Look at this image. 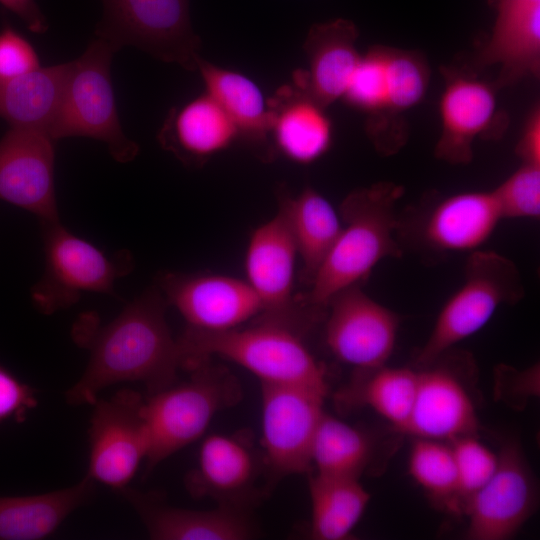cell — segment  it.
Returning a JSON list of instances; mask_svg holds the SVG:
<instances>
[{
	"label": "cell",
	"instance_id": "6da1fadb",
	"mask_svg": "<svg viewBox=\"0 0 540 540\" xmlns=\"http://www.w3.org/2000/svg\"><path fill=\"white\" fill-rule=\"evenodd\" d=\"M166 305L159 287H152L108 324L99 326L93 313L82 315L73 337L90 356L84 373L66 392L67 402L93 404L100 391L120 382H140L148 395L174 384L181 361Z\"/></svg>",
	"mask_w": 540,
	"mask_h": 540
},
{
	"label": "cell",
	"instance_id": "7a4b0ae2",
	"mask_svg": "<svg viewBox=\"0 0 540 540\" xmlns=\"http://www.w3.org/2000/svg\"><path fill=\"white\" fill-rule=\"evenodd\" d=\"M404 188L377 182L350 192L340 206L343 225L337 240L311 282L303 305L326 308L340 291L358 285L383 259L400 258L396 205Z\"/></svg>",
	"mask_w": 540,
	"mask_h": 540
},
{
	"label": "cell",
	"instance_id": "3957f363",
	"mask_svg": "<svg viewBox=\"0 0 540 540\" xmlns=\"http://www.w3.org/2000/svg\"><path fill=\"white\" fill-rule=\"evenodd\" d=\"M181 368L191 369L214 356L231 361L255 375L261 384L296 385L327 395L322 364L294 328L267 320L226 331L184 330L177 339Z\"/></svg>",
	"mask_w": 540,
	"mask_h": 540
},
{
	"label": "cell",
	"instance_id": "277c9868",
	"mask_svg": "<svg viewBox=\"0 0 540 540\" xmlns=\"http://www.w3.org/2000/svg\"><path fill=\"white\" fill-rule=\"evenodd\" d=\"M188 380L172 384L144 399L148 435L146 472L200 439L214 417L241 399L237 378L211 359L193 366Z\"/></svg>",
	"mask_w": 540,
	"mask_h": 540
},
{
	"label": "cell",
	"instance_id": "5b68a950",
	"mask_svg": "<svg viewBox=\"0 0 540 540\" xmlns=\"http://www.w3.org/2000/svg\"><path fill=\"white\" fill-rule=\"evenodd\" d=\"M117 50L94 37L85 51L72 61V68L49 134L57 141L88 137L106 144L112 158L132 161L138 144L124 132L116 105L111 62Z\"/></svg>",
	"mask_w": 540,
	"mask_h": 540
},
{
	"label": "cell",
	"instance_id": "8992f818",
	"mask_svg": "<svg viewBox=\"0 0 540 540\" xmlns=\"http://www.w3.org/2000/svg\"><path fill=\"white\" fill-rule=\"evenodd\" d=\"M524 294L520 271L513 261L495 251L470 252L463 283L441 308L415 357L416 366L432 363L481 330L500 306L519 302Z\"/></svg>",
	"mask_w": 540,
	"mask_h": 540
},
{
	"label": "cell",
	"instance_id": "52a82bcc",
	"mask_svg": "<svg viewBox=\"0 0 540 540\" xmlns=\"http://www.w3.org/2000/svg\"><path fill=\"white\" fill-rule=\"evenodd\" d=\"M40 224L45 265L31 297L43 314L71 307L86 292L113 295L115 282L133 269L127 250L109 255L73 234L60 220Z\"/></svg>",
	"mask_w": 540,
	"mask_h": 540
},
{
	"label": "cell",
	"instance_id": "ba28073f",
	"mask_svg": "<svg viewBox=\"0 0 540 540\" xmlns=\"http://www.w3.org/2000/svg\"><path fill=\"white\" fill-rule=\"evenodd\" d=\"M94 35L117 51L135 47L152 57L197 70L201 40L190 17V0H101Z\"/></svg>",
	"mask_w": 540,
	"mask_h": 540
},
{
	"label": "cell",
	"instance_id": "9c48e42d",
	"mask_svg": "<svg viewBox=\"0 0 540 540\" xmlns=\"http://www.w3.org/2000/svg\"><path fill=\"white\" fill-rule=\"evenodd\" d=\"M263 462L275 478L310 473L312 445L326 394L296 385L261 384Z\"/></svg>",
	"mask_w": 540,
	"mask_h": 540
},
{
	"label": "cell",
	"instance_id": "30bf717a",
	"mask_svg": "<svg viewBox=\"0 0 540 540\" xmlns=\"http://www.w3.org/2000/svg\"><path fill=\"white\" fill-rule=\"evenodd\" d=\"M143 404L141 394L132 389H122L93 403L87 475L95 482L120 491L146 459L148 435Z\"/></svg>",
	"mask_w": 540,
	"mask_h": 540
},
{
	"label": "cell",
	"instance_id": "8fae6325",
	"mask_svg": "<svg viewBox=\"0 0 540 540\" xmlns=\"http://www.w3.org/2000/svg\"><path fill=\"white\" fill-rule=\"evenodd\" d=\"M497 455L493 475L465 506L467 539H511L536 511L538 488L520 444L509 440Z\"/></svg>",
	"mask_w": 540,
	"mask_h": 540
},
{
	"label": "cell",
	"instance_id": "7c38bea8",
	"mask_svg": "<svg viewBox=\"0 0 540 540\" xmlns=\"http://www.w3.org/2000/svg\"><path fill=\"white\" fill-rule=\"evenodd\" d=\"M326 307L325 342L338 360L358 371L386 364L399 329L394 311L371 298L359 284L337 293Z\"/></svg>",
	"mask_w": 540,
	"mask_h": 540
},
{
	"label": "cell",
	"instance_id": "4fadbf2b",
	"mask_svg": "<svg viewBox=\"0 0 540 540\" xmlns=\"http://www.w3.org/2000/svg\"><path fill=\"white\" fill-rule=\"evenodd\" d=\"M159 289L167 304L183 317L185 330H231L262 312L250 284L231 276L165 273L159 279Z\"/></svg>",
	"mask_w": 540,
	"mask_h": 540
},
{
	"label": "cell",
	"instance_id": "5bb4252c",
	"mask_svg": "<svg viewBox=\"0 0 540 540\" xmlns=\"http://www.w3.org/2000/svg\"><path fill=\"white\" fill-rule=\"evenodd\" d=\"M55 140L43 129L10 126L0 139V199L56 221Z\"/></svg>",
	"mask_w": 540,
	"mask_h": 540
},
{
	"label": "cell",
	"instance_id": "9a60e30c",
	"mask_svg": "<svg viewBox=\"0 0 540 540\" xmlns=\"http://www.w3.org/2000/svg\"><path fill=\"white\" fill-rule=\"evenodd\" d=\"M297 255L293 233L281 209L252 233L245 270L247 282L261 302V320L293 328L300 313V301L293 296Z\"/></svg>",
	"mask_w": 540,
	"mask_h": 540
},
{
	"label": "cell",
	"instance_id": "2e32d148",
	"mask_svg": "<svg viewBox=\"0 0 540 540\" xmlns=\"http://www.w3.org/2000/svg\"><path fill=\"white\" fill-rule=\"evenodd\" d=\"M502 220L491 191H469L447 196L413 218V241L436 253L473 252L493 234Z\"/></svg>",
	"mask_w": 540,
	"mask_h": 540
},
{
	"label": "cell",
	"instance_id": "e0dca14e",
	"mask_svg": "<svg viewBox=\"0 0 540 540\" xmlns=\"http://www.w3.org/2000/svg\"><path fill=\"white\" fill-rule=\"evenodd\" d=\"M420 368L413 407L402 433L449 442L476 435V408L459 375L438 359Z\"/></svg>",
	"mask_w": 540,
	"mask_h": 540
},
{
	"label": "cell",
	"instance_id": "ac0fdd59",
	"mask_svg": "<svg viewBox=\"0 0 540 540\" xmlns=\"http://www.w3.org/2000/svg\"><path fill=\"white\" fill-rule=\"evenodd\" d=\"M258 467L244 438L211 434L204 438L196 466L187 474L186 488L196 498L207 497L220 506L247 510L258 497Z\"/></svg>",
	"mask_w": 540,
	"mask_h": 540
},
{
	"label": "cell",
	"instance_id": "d6986e66",
	"mask_svg": "<svg viewBox=\"0 0 540 540\" xmlns=\"http://www.w3.org/2000/svg\"><path fill=\"white\" fill-rule=\"evenodd\" d=\"M119 492L154 540H245L255 535L247 510L220 505L213 510H192L170 506L157 494L128 486Z\"/></svg>",
	"mask_w": 540,
	"mask_h": 540
},
{
	"label": "cell",
	"instance_id": "ffe728a7",
	"mask_svg": "<svg viewBox=\"0 0 540 540\" xmlns=\"http://www.w3.org/2000/svg\"><path fill=\"white\" fill-rule=\"evenodd\" d=\"M444 76L439 105L441 134L434 154L450 164H468L475 139L487 133L496 118L495 90L470 76L448 70Z\"/></svg>",
	"mask_w": 540,
	"mask_h": 540
},
{
	"label": "cell",
	"instance_id": "44dd1931",
	"mask_svg": "<svg viewBox=\"0 0 540 540\" xmlns=\"http://www.w3.org/2000/svg\"><path fill=\"white\" fill-rule=\"evenodd\" d=\"M357 38V27L347 19L312 25L303 45L308 69L296 70L293 83L326 108L342 99L361 57Z\"/></svg>",
	"mask_w": 540,
	"mask_h": 540
},
{
	"label": "cell",
	"instance_id": "7402d4cb",
	"mask_svg": "<svg viewBox=\"0 0 540 540\" xmlns=\"http://www.w3.org/2000/svg\"><path fill=\"white\" fill-rule=\"evenodd\" d=\"M271 147L288 160L309 165L323 157L333 142L326 107L295 83L280 87L268 100Z\"/></svg>",
	"mask_w": 540,
	"mask_h": 540
},
{
	"label": "cell",
	"instance_id": "603a6c76",
	"mask_svg": "<svg viewBox=\"0 0 540 540\" xmlns=\"http://www.w3.org/2000/svg\"><path fill=\"white\" fill-rule=\"evenodd\" d=\"M157 139L187 166H200L239 139L238 131L220 105L206 92L172 107Z\"/></svg>",
	"mask_w": 540,
	"mask_h": 540
},
{
	"label": "cell",
	"instance_id": "cb8c5ba5",
	"mask_svg": "<svg viewBox=\"0 0 540 540\" xmlns=\"http://www.w3.org/2000/svg\"><path fill=\"white\" fill-rule=\"evenodd\" d=\"M205 91L235 125L239 139L270 154V109L260 87L247 75L213 64L202 57L197 63Z\"/></svg>",
	"mask_w": 540,
	"mask_h": 540
},
{
	"label": "cell",
	"instance_id": "d4e9b609",
	"mask_svg": "<svg viewBox=\"0 0 540 540\" xmlns=\"http://www.w3.org/2000/svg\"><path fill=\"white\" fill-rule=\"evenodd\" d=\"M87 474L68 488L26 496H0V540H39L51 535L95 493Z\"/></svg>",
	"mask_w": 540,
	"mask_h": 540
},
{
	"label": "cell",
	"instance_id": "484cf974",
	"mask_svg": "<svg viewBox=\"0 0 540 540\" xmlns=\"http://www.w3.org/2000/svg\"><path fill=\"white\" fill-rule=\"evenodd\" d=\"M478 64L500 66L496 86L501 88L538 74L540 67V4L496 16L491 36Z\"/></svg>",
	"mask_w": 540,
	"mask_h": 540
},
{
	"label": "cell",
	"instance_id": "4316f807",
	"mask_svg": "<svg viewBox=\"0 0 540 540\" xmlns=\"http://www.w3.org/2000/svg\"><path fill=\"white\" fill-rule=\"evenodd\" d=\"M72 61L0 78V117L10 126L46 130L57 114Z\"/></svg>",
	"mask_w": 540,
	"mask_h": 540
},
{
	"label": "cell",
	"instance_id": "83f0119b",
	"mask_svg": "<svg viewBox=\"0 0 540 540\" xmlns=\"http://www.w3.org/2000/svg\"><path fill=\"white\" fill-rule=\"evenodd\" d=\"M281 209L293 233L303 263L304 279L311 284L342 228V220L332 204L312 187L292 196L279 190Z\"/></svg>",
	"mask_w": 540,
	"mask_h": 540
},
{
	"label": "cell",
	"instance_id": "f1b7e54d",
	"mask_svg": "<svg viewBox=\"0 0 540 540\" xmlns=\"http://www.w3.org/2000/svg\"><path fill=\"white\" fill-rule=\"evenodd\" d=\"M308 488L311 538H350L370 501L360 478L309 473Z\"/></svg>",
	"mask_w": 540,
	"mask_h": 540
},
{
	"label": "cell",
	"instance_id": "f546056e",
	"mask_svg": "<svg viewBox=\"0 0 540 540\" xmlns=\"http://www.w3.org/2000/svg\"><path fill=\"white\" fill-rule=\"evenodd\" d=\"M418 370L386 367L359 371V376L340 392L345 408L367 406L402 433L416 395Z\"/></svg>",
	"mask_w": 540,
	"mask_h": 540
},
{
	"label": "cell",
	"instance_id": "4dcf8cb0",
	"mask_svg": "<svg viewBox=\"0 0 540 540\" xmlns=\"http://www.w3.org/2000/svg\"><path fill=\"white\" fill-rule=\"evenodd\" d=\"M373 456L374 441L367 432L324 412L312 445V470L360 478Z\"/></svg>",
	"mask_w": 540,
	"mask_h": 540
},
{
	"label": "cell",
	"instance_id": "1f68e13d",
	"mask_svg": "<svg viewBox=\"0 0 540 540\" xmlns=\"http://www.w3.org/2000/svg\"><path fill=\"white\" fill-rule=\"evenodd\" d=\"M408 471L435 502L460 513L457 469L450 443L416 438L409 453Z\"/></svg>",
	"mask_w": 540,
	"mask_h": 540
},
{
	"label": "cell",
	"instance_id": "d6a6232c",
	"mask_svg": "<svg viewBox=\"0 0 540 540\" xmlns=\"http://www.w3.org/2000/svg\"><path fill=\"white\" fill-rule=\"evenodd\" d=\"M388 113H400L417 105L429 85L424 57L413 51L385 47Z\"/></svg>",
	"mask_w": 540,
	"mask_h": 540
},
{
	"label": "cell",
	"instance_id": "836d02e7",
	"mask_svg": "<svg viewBox=\"0 0 540 540\" xmlns=\"http://www.w3.org/2000/svg\"><path fill=\"white\" fill-rule=\"evenodd\" d=\"M342 100L352 108L369 114L372 119L386 112L385 47L375 46L361 55Z\"/></svg>",
	"mask_w": 540,
	"mask_h": 540
},
{
	"label": "cell",
	"instance_id": "e575fe53",
	"mask_svg": "<svg viewBox=\"0 0 540 540\" xmlns=\"http://www.w3.org/2000/svg\"><path fill=\"white\" fill-rule=\"evenodd\" d=\"M455 458L460 513L470 498L493 475L498 455L480 442L476 435L463 436L449 442Z\"/></svg>",
	"mask_w": 540,
	"mask_h": 540
},
{
	"label": "cell",
	"instance_id": "d590c367",
	"mask_svg": "<svg viewBox=\"0 0 540 540\" xmlns=\"http://www.w3.org/2000/svg\"><path fill=\"white\" fill-rule=\"evenodd\" d=\"M502 219L540 216V166L522 164L492 190Z\"/></svg>",
	"mask_w": 540,
	"mask_h": 540
},
{
	"label": "cell",
	"instance_id": "8d00e7d4",
	"mask_svg": "<svg viewBox=\"0 0 540 540\" xmlns=\"http://www.w3.org/2000/svg\"><path fill=\"white\" fill-rule=\"evenodd\" d=\"M40 59L32 44L13 27L0 30V78L17 77L40 68Z\"/></svg>",
	"mask_w": 540,
	"mask_h": 540
},
{
	"label": "cell",
	"instance_id": "74e56055",
	"mask_svg": "<svg viewBox=\"0 0 540 540\" xmlns=\"http://www.w3.org/2000/svg\"><path fill=\"white\" fill-rule=\"evenodd\" d=\"M37 405L34 390L0 366V422L21 421Z\"/></svg>",
	"mask_w": 540,
	"mask_h": 540
},
{
	"label": "cell",
	"instance_id": "f35d334b",
	"mask_svg": "<svg viewBox=\"0 0 540 540\" xmlns=\"http://www.w3.org/2000/svg\"><path fill=\"white\" fill-rule=\"evenodd\" d=\"M516 152L522 164L540 166V109L538 106L529 113Z\"/></svg>",
	"mask_w": 540,
	"mask_h": 540
},
{
	"label": "cell",
	"instance_id": "ab89813d",
	"mask_svg": "<svg viewBox=\"0 0 540 540\" xmlns=\"http://www.w3.org/2000/svg\"><path fill=\"white\" fill-rule=\"evenodd\" d=\"M0 4L18 16L33 33L43 34L49 24L35 0H0Z\"/></svg>",
	"mask_w": 540,
	"mask_h": 540
},
{
	"label": "cell",
	"instance_id": "60d3db41",
	"mask_svg": "<svg viewBox=\"0 0 540 540\" xmlns=\"http://www.w3.org/2000/svg\"><path fill=\"white\" fill-rule=\"evenodd\" d=\"M538 4H540V0H498L497 15L521 11Z\"/></svg>",
	"mask_w": 540,
	"mask_h": 540
}]
</instances>
